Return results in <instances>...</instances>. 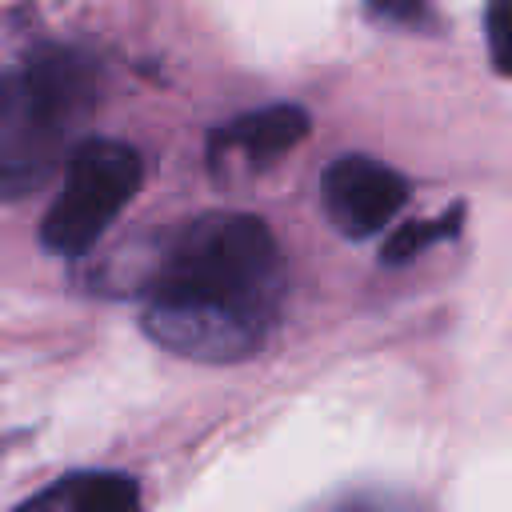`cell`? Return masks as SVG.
Segmentation results:
<instances>
[{"mask_svg":"<svg viewBox=\"0 0 512 512\" xmlns=\"http://www.w3.org/2000/svg\"><path fill=\"white\" fill-rule=\"evenodd\" d=\"M368 8L396 24H416L428 12V0H368Z\"/></svg>","mask_w":512,"mask_h":512,"instance_id":"9c48e42d","label":"cell"},{"mask_svg":"<svg viewBox=\"0 0 512 512\" xmlns=\"http://www.w3.org/2000/svg\"><path fill=\"white\" fill-rule=\"evenodd\" d=\"M68 512H140V488L120 472H88L68 480Z\"/></svg>","mask_w":512,"mask_h":512,"instance_id":"8992f818","label":"cell"},{"mask_svg":"<svg viewBox=\"0 0 512 512\" xmlns=\"http://www.w3.org/2000/svg\"><path fill=\"white\" fill-rule=\"evenodd\" d=\"M284 292L272 228L248 212L188 220L148 280L144 332L200 364H236L264 348Z\"/></svg>","mask_w":512,"mask_h":512,"instance_id":"6da1fadb","label":"cell"},{"mask_svg":"<svg viewBox=\"0 0 512 512\" xmlns=\"http://www.w3.org/2000/svg\"><path fill=\"white\" fill-rule=\"evenodd\" d=\"M60 496H64V484H56V488H44V492H36L32 500H24V504H16L12 512H52Z\"/></svg>","mask_w":512,"mask_h":512,"instance_id":"30bf717a","label":"cell"},{"mask_svg":"<svg viewBox=\"0 0 512 512\" xmlns=\"http://www.w3.org/2000/svg\"><path fill=\"white\" fill-rule=\"evenodd\" d=\"M484 40L488 60L500 76H512V0H488L484 12Z\"/></svg>","mask_w":512,"mask_h":512,"instance_id":"ba28073f","label":"cell"},{"mask_svg":"<svg viewBox=\"0 0 512 512\" xmlns=\"http://www.w3.org/2000/svg\"><path fill=\"white\" fill-rule=\"evenodd\" d=\"M96 104V68L68 48H44L0 72V200L36 192L68 136Z\"/></svg>","mask_w":512,"mask_h":512,"instance_id":"7a4b0ae2","label":"cell"},{"mask_svg":"<svg viewBox=\"0 0 512 512\" xmlns=\"http://www.w3.org/2000/svg\"><path fill=\"white\" fill-rule=\"evenodd\" d=\"M308 136V112L296 104H268L260 112H248L232 124H224L212 140V156H244L248 164H268L284 152H292Z\"/></svg>","mask_w":512,"mask_h":512,"instance_id":"5b68a950","label":"cell"},{"mask_svg":"<svg viewBox=\"0 0 512 512\" xmlns=\"http://www.w3.org/2000/svg\"><path fill=\"white\" fill-rule=\"evenodd\" d=\"M140 180H144V164L132 144L104 136L80 140L68 152L60 192L44 212L40 224L44 248H52L56 256H84L108 232V224L128 208Z\"/></svg>","mask_w":512,"mask_h":512,"instance_id":"3957f363","label":"cell"},{"mask_svg":"<svg viewBox=\"0 0 512 512\" xmlns=\"http://www.w3.org/2000/svg\"><path fill=\"white\" fill-rule=\"evenodd\" d=\"M408 200V180L372 156H336L320 180L328 224L348 240L384 232Z\"/></svg>","mask_w":512,"mask_h":512,"instance_id":"277c9868","label":"cell"},{"mask_svg":"<svg viewBox=\"0 0 512 512\" xmlns=\"http://www.w3.org/2000/svg\"><path fill=\"white\" fill-rule=\"evenodd\" d=\"M456 232V220L452 216H432V220H416V224H404L392 232V240L384 244V260L388 264H400V260H412L416 252H424L428 244L444 240Z\"/></svg>","mask_w":512,"mask_h":512,"instance_id":"52a82bcc","label":"cell"}]
</instances>
